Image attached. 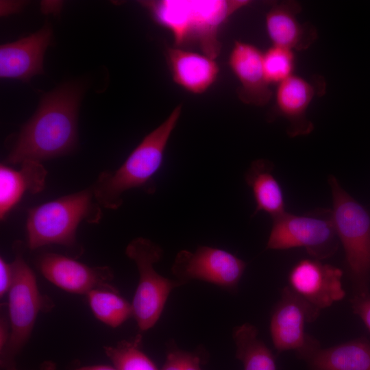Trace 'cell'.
Masks as SVG:
<instances>
[{
    "label": "cell",
    "mask_w": 370,
    "mask_h": 370,
    "mask_svg": "<svg viewBox=\"0 0 370 370\" xmlns=\"http://www.w3.org/2000/svg\"><path fill=\"white\" fill-rule=\"evenodd\" d=\"M82 93L81 85L67 83L44 95L36 112L16 136L5 164L41 162L73 151Z\"/></svg>",
    "instance_id": "1"
},
{
    "label": "cell",
    "mask_w": 370,
    "mask_h": 370,
    "mask_svg": "<svg viewBox=\"0 0 370 370\" xmlns=\"http://www.w3.org/2000/svg\"><path fill=\"white\" fill-rule=\"evenodd\" d=\"M156 23L172 34L174 47L198 49L216 59L221 53L219 32L229 18L250 3L247 0H158L140 2Z\"/></svg>",
    "instance_id": "2"
},
{
    "label": "cell",
    "mask_w": 370,
    "mask_h": 370,
    "mask_svg": "<svg viewBox=\"0 0 370 370\" xmlns=\"http://www.w3.org/2000/svg\"><path fill=\"white\" fill-rule=\"evenodd\" d=\"M181 113L182 106L179 105L144 137L119 168L99 174L92 187L101 208L118 209L123 204V193L132 188H141L148 194L155 193L154 176L162 164L166 145Z\"/></svg>",
    "instance_id": "3"
},
{
    "label": "cell",
    "mask_w": 370,
    "mask_h": 370,
    "mask_svg": "<svg viewBox=\"0 0 370 370\" xmlns=\"http://www.w3.org/2000/svg\"><path fill=\"white\" fill-rule=\"evenodd\" d=\"M102 217L92 187L60 197L28 210L27 245L34 250L49 245H76L79 224L97 223Z\"/></svg>",
    "instance_id": "4"
},
{
    "label": "cell",
    "mask_w": 370,
    "mask_h": 370,
    "mask_svg": "<svg viewBox=\"0 0 370 370\" xmlns=\"http://www.w3.org/2000/svg\"><path fill=\"white\" fill-rule=\"evenodd\" d=\"M12 248L14 279L8 293L10 334L5 349L0 352L3 370H17L16 357L29 341L38 315L53 307V301L39 291L36 275L24 258L23 243L16 241Z\"/></svg>",
    "instance_id": "5"
},
{
    "label": "cell",
    "mask_w": 370,
    "mask_h": 370,
    "mask_svg": "<svg viewBox=\"0 0 370 370\" xmlns=\"http://www.w3.org/2000/svg\"><path fill=\"white\" fill-rule=\"evenodd\" d=\"M332 219L342 244L346 265L356 294L369 292L370 275V214L330 175Z\"/></svg>",
    "instance_id": "6"
},
{
    "label": "cell",
    "mask_w": 370,
    "mask_h": 370,
    "mask_svg": "<svg viewBox=\"0 0 370 370\" xmlns=\"http://www.w3.org/2000/svg\"><path fill=\"white\" fill-rule=\"evenodd\" d=\"M125 255L136 264L138 283L132 306L133 317L141 332L152 328L160 319L171 291L186 284L160 275L154 264L160 260L162 248L149 239L138 237L130 242Z\"/></svg>",
    "instance_id": "7"
},
{
    "label": "cell",
    "mask_w": 370,
    "mask_h": 370,
    "mask_svg": "<svg viewBox=\"0 0 370 370\" xmlns=\"http://www.w3.org/2000/svg\"><path fill=\"white\" fill-rule=\"evenodd\" d=\"M331 210H317L304 215L286 212L273 219L267 249L284 250L303 247L314 259L335 254L339 246Z\"/></svg>",
    "instance_id": "8"
},
{
    "label": "cell",
    "mask_w": 370,
    "mask_h": 370,
    "mask_svg": "<svg viewBox=\"0 0 370 370\" xmlns=\"http://www.w3.org/2000/svg\"><path fill=\"white\" fill-rule=\"evenodd\" d=\"M320 312L321 310L286 286L270 321V334L277 352L293 351L298 358L306 362L321 345L305 331V325L314 322Z\"/></svg>",
    "instance_id": "9"
},
{
    "label": "cell",
    "mask_w": 370,
    "mask_h": 370,
    "mask_svg": "<svg viewBox=\"0 0 370 370\" xmlns=\"http://www.w3.org/2000/svg\"><path fill=\"white\" fill-rule=\"evenodd\" d=\"M246 262L224 249L199 246L194 251H180L175 256L171 271L184 284L201 280L234 292L246 269Z\"/></svg>",
    "instance_id": "10"
},
{
    "label": "cell",
    "mask_w": 370,
    "mask_h": 370,
    "mask_svg": "<svg viewBox=\"0 0 370 370\" xmlns=\"http://www.w3.org/2000/svg\"><path fill=\"white\" fill-rule=\"evenodd\" d=\"M343 275V271L336 267L312 258H305L290 270L288 286L321 310L345 297L341 282Z\"/></svg>",
    "instance_id": "11"
},
{
    "label": "cell",
    "mask_w": 370,
    "mask_h": 370,
    "mask_svg": "<svg viewBox=\"0 0 370 370\" xmlns=\"http://www.w3.org/2000/svg\"><path fill=\"white\" fill-rule=\"evenodd\" d=\"M36 264L46 280L71 293L86 295L96 288L115 289L110 284L114 278L112 270L107 266L90 267L51 252L38 257Z\"/></svg>",
    "instance_id": "12"
},
{
    "label": "cell",
    "mask_w": 370,
    "mask_h": 370,
    "mask_svg": "<svg viewBox=\"0 0 370 370\" xmlns=\"http://www.w3.org/2000/svg\"><path fill=\"white\" fill-rule=\"evenodd\" d=\"M325 84L321 79H306L293 75L277 85L275 105L271 120L281 116L287 121V134L291 137L310 134L313 123L307 117L312 101L320 92H325Z\"/></svg>",
    "instance_id": "13"
},
{
    "label": "cell",
    "mask_w": 370,
    "mask_h": 370,
    "mask_svg": "<svg viewBox=\"0 0 370 370\" xmlns=\"http://www.w3.org/2000/svg\"><path fill=\"white\" fill-rule=\"evenodd\" d=\"M228 65L238 80L237 94L245 103L266 105L273 92L267 82L263 66V51L254 45L236 40L230 51Z\"/></svg>",
    "instance_id": "14"
},
{
    "label": "cell",
    "mask_w": 370,
    "mask_h": 370,
    "mask_svg": "<svg viewBox=\"0 0 370 370\" xmlns=\"http://www.w3.org/2000/svg\"><path fill=\"white\" fill-rule=\"evenodd\" d=\"M52 31L45 25L38 32L0 47V76L23 82L43 73L45 53Z\"/></svg>",
    "instance_id": "15"
},
{
    "label": "cell",
    "mask_w": 370,
    "mask_h": 370,
    "mask_svg": "<svg viewBox=\"0 0 370 370\" xmlns=\"http://www.w3.org/2000/svg\"><path fill=\"white\" fill-rule=\"evenodd\" d=\"M301 10L300 3L295 1L272 4L265 17L266 32L272 45L295 51L308 49L316 40L315 27L298 19Z\"/></svg>",
    "instance_id": "16"
},
{
    "label": "cell",
    "mask_w": 370,
    "mask_h": 370,
    "mask_svg": "<svg viewBox=\"0 0 370 370\" xmlns=\"http://www.w3.org/2000/svg\"><path fill=\"white\" fill-rule=\"evenodd\" d=\"M165 53L173 81L186 91L201 94L217 81L219 67L214 59L175 47H166Z\"/></svg>",
    "instance_id": "17"
},
{
    "label": "cell",
    "mask_w": 370,
    "mask_h": 370,
    "mask_svg": "<svg viewBox=\"0 0 370 370\" xmlns=\"http://www.w3.org/2000/svg\"><path fill=\"white\" fill-rule=\"evenodd\" d=\"M19 169L0 165V219L4 221L26 193L37 194L46 185L47 171L40 162L25 161Z\"/></svg>",
    "instance_id": "18"
},
{
    "label": "cell",
    "mask_w": 370,
    "mask_h": 370,
    "mask_svg": "<svg viewBox=\"0 0 370 370\" xmlns=\"http://www.w3.org/2000/svg\"><path fill=\"white\" fill-rule=\"evenodd\" d=\"M273 168L271 161L257 159L245 173V182L251 189L256 202L253 216L263 211L273 219L287 212L282 189L273 173Z\"/></svg>",
    "instance_id": "19"
},
{
    "label": "cell",
    "mask_w": 370,
    "mask_h": 370,
    "mask_svg": "<svg viewBox=\"0 0 370 370\" xmlns=\"http://www.w3.org/2000/svg\"><path fill=\"white\" fill-rule=\"evenodd\" d=\"M306 362L310 370H370V342L359 338L321 347Z\"/></svg>",
    "instance_id": "20"
},
{
    "label": "cell",
    "mask_w": 370,
    "mask_h": 370,
    "mask_svg": "<svg viewBox=\"0 0 370 370\" xmlns=\"http://www.w3.org/2000/svg\"><path fill=\"white\" fill-rule=\"evenodd\" d=\"M233 339L236 357L242 362L244 370H276L275 357L258 337L256 326L245 323L234 328Z\"/></svg>",
    "instance_id": "21"
},
{
    "label": "cell",
    "mask_w": 370,
    "mask_h": 370,
    "mask_svg": "<svg viewBox=\"0 0 370 370\" xmlns=\"http://www.w3.org/2000/svg\"><path fill=\"white\" fill-rule=\"evenodd\" d=\"M86 296L95 317L111 328H117L133 317L132 303L123 298L116 289L96 288Z\"/></svg>",
    "instance_id": "22"
},
{
    "label": "cell",
    "mask_w": 370,
    "mask_h": 370,
    "mask_svg": "<svg viewBox=\"0 0 370 370\" xmlns=\"http://www.w3.org/2000/svg\"><path fill=\"white\" fill-rule=\"evenodd\" d=\"M142 335L123 340L114 346L103 347L107 357L116 370H159L141 349Z\"/></svg>",
    "instance_id": "23"
},
{
    "label": "cell",
    "mask_w": 370,
    "mask_h": 370,
    "mask_svg": "<svg viewBox=\"0 0 370 370\" xmlns=\"http://www.w3.org/2000/svg\"><path fill=\"white\" fill-rule=\"evenodd\" d=\"M263 66L267 82L278 85L295 74V51L271 45L263 52Z\"/></svg>",
    "instance_id": "24"
},
{
    "label": "cell",
    "mask_w": 370,
    "mask_h": 370,
    "mask_svg": "<svg viewBox=\"0 0 370 370\" xmlns=\"http://www.w3.org/2000/svg\"><path fill=\"white\" fill-rule=\"evenodd\" d=\"M160 370H202L201 359L195 353L182 350L172 344L166 352V359Z\"/></svg>",
    "instance_id": "25"
},
{
    "label": "cell",
    "mask_w": 370,
    "mask_h": 370,
    "mask_svg": "<svg viewBox=\"0 0 370 370\" xmlns=\"http://www.w3.org/2000/svg\"><path fill=\"white\" fill-rule=\"evenodd\" d=\"M353 311L362 320L370 331V294L369 292L356 294L351 300Z\"/></svg>",
    "instance_id": "26"
},
{
    "label": "cell",
    "mask_w": 370,
    "mask_h": 370,
    "mask_svg": "<svg viewBox=\"0 0 370 370\" xmlns=\"http://www.w3.org/2000/svg\"><path fill=\"white\" fill-rule=\"evenodd\" d=\"M14 279V269L12 262H8L2 256L0 258V297L8 294Z\"/></svg>",
    "instance_id": "27"
},
{
    "label": "cell",
    "mask_w": 370,
    "mask_h": 370,
    "mask_svg": "<svg viewBox=\"0 0 370 370\" xmlns=\"http://www.w3.org/2000/svg\"><path fill=\"white\" fill-rule=\"evenodd\" d=\"M1 15L10 14L18 12L24 5L21 1H1Z\"/></svg>",
    "instance_id": "28"
},
{
    "label": "cell",
    "mask_w": 370,
    "mask_h": 370,
    "mask_svg": "<svg viewBox=\"0 0 370 370\" xmlns=\"http://www.w3.org/2000/svg\"><path fill=\"white\" fill-rule=\"evenodd\" d=\"M72 370H116V369L113 365H94L79 367Z\"/></svg>",
    "instance_id": "29"
},
{
    "label": "cell",
    "mask_w": 370,
    "mask_h": 370,
    "mask_svg": "<svg viewBox=\"0 0 370 370\" xmlns=\"http://www.w3.org/2000/svg\"><path fill=\"white\" fill-rule=\"evenodd\" d=\"M36 370H58V368L55 362L47 360L42 362Z\"/></svg>",
    "instance_id": "30"
}]
</instances>
